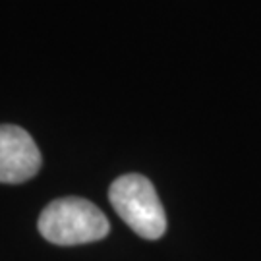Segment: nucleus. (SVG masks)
Here are the masks:
<instances>
[{"label":"nucleus","instance_id":"1","mask_svg":"<svg viewBox=\"0 0 261 261\" xmlns=\"http://www.w3.org/2000/svg\"><path fill=\"white\" fill-rule=\"evenodd\" d=\"M111 230L109 219L84 197H60L50 201L39 217L41 236L56 246H77L103 240Z\"/></svg>","mask_w":261,"mask_h":261},{"label":"nucleus","instance_id":"2","mask_svg":"<svg viewBox=\"0 0 261 261\" xmlns=\"http://www.w3.org/2000/svg\"><path fill=\"white\" fill-rule=\"evenodd\" d=\"M114 211L136 234L157 240L167 230V217L155 186L141 174H124L109 188Z\"/></svg>","mask_w":261,"mask_h":261},{"label":"nucleus","instance_id":"3","mask_svg":"<svg viewBox=\"0 0 261 261\" xmlns=\"http://www.w3.org/2000/svg\"><path fill=\"white\" fill-rule=\"evenodd\" d=\"M41 168L35 140L16 124H0V182L21 184Z\"/></svg>","mask_w":261,"mask_h":261}]
</instances>
